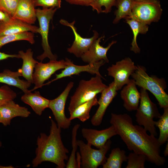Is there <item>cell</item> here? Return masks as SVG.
I'll list each match as a JSON object with an SVG mask.
<instances>
[{
	"instance_id": "obj_1",
	"label": "cell",
	"mask_w": 168,
	"mask_h": 168,
	"mask_svg": "<svg viewBox=\"0 0 168 168\" xmlns=\"http://www.w3.org/2000/svg\"><path fill=\"white\" fill-rule=\"evenodd\" d=\"M110 123L129 150L145 155L147 161L156 166L164 164L166 160L161 156V146L157 138L148 135L141 126L134 125L129 115L112 113Z\"/></svg>"
},
{
	"instance_id": "obj_2",
	"label": "cell",
	"mask_w": 168,
	"mask_h": 168,
	"mask_svg": "<svg viewBox=\"0 0 168 168\" xmlns=\"http://www.w3.org/2000/svg\"><path fill=\"white\" fill-rule=\"evenodd\" d=\"M50 120L49 134L41 133L37 138L36 156L32 162L33 167L45 161L55 164L58 168L66 167L65 161L68 160L69 151L62 142L61 128L53 119Z\"/></svg>"
},
{
	"instance_id": "obj_3",
	"label": "cell",
	"mask_w": 168,
	"mask_h": 168,
	"mask_svg": "<svg viewBox=\"0 0 168 168\" xmlns=\"http://www.w3.org/2000/svg\"><path fill=\"white\" fill-rule=\"evenodd\" d=\"M137 66L131 76L136 86L150 91L155 96L161 108L168 107V95L165 91L167 85L165 79L155 75L149 76L144 67Z\"/></svg>"
},
{
	"instance_id": "obj_4",
	"label": "cell",
	"mask_w": 168,
	"mask_h": 168,
	"mask_svg": "<svg viewBox=\"0 0 168 168\" xmlns=\"http://www.w3.org/2000/svg\"><path fill=\"white\" fill-rule=\"evenodd\" d=\"M140 92V100L135 115L136 122L150 134L156 137L157 133L153 119H159L161 115L156 104L151 100L147 91L141 88Z\"/></svg>"
},
{
	"instance_id": "obj_5",
	"label": "cell",
	"mask_w": 168,
	"mask_h": 168,
	"mask_svg": "<svg viewBox=\"0 0 168 168\" xmlns=\"http://www.w3.org/2000/svg\"><path fill=\"white\" fill-rule=\"evenodd\" d=\"M103 78L96 75L89 80H82L71 97L68 110L70 114L80 105L92 99L108 86L102 82Z\"/></svg>"
},
{
	"instance_id": "obj_6",
	"label": "cell",
	"mask_w": 168,
	"mask_h": 168,
	"mask_svg": "<svg viewBox=\"0 0 168 168\" xmlns=\"http://www.w3.org/2000/svg\"><path fill=\"white\" fill-rule=\"evenodd\" d=\"M162 12L159 0H133L130 16L133 19L147 25L160 20Z\"/></svg>"
},
{
	"instance_id": "obj_7",
	"label": "cell",
	"mask_w": 168,
	"mask_h": 168,
	"mask_svg": "<svg viewBox=\"0 0 168 168\" xmlns=\"http://www.w3.org/2000/svg\"><path fill=\"white\" fill-rule=\"evenodd\" d=\"M58 9L56 8H40L36 9V15L39 23V32L42 38L43 53L38 56L37 59L42 62L45 58L50 60H57V56L52 52L48 41L49 23Z\"/></svg>"
},
{
	"instance_id": "obj_8",
	"label": "cell",
	"mask_w": 168,
	"mask_h": 168,
	"mask_svg": "<svg viewBox=\"0 0 168 168\" xmlns=\"http://www.w3.org/2000/svg\"><path fill=\"white\" fill-rule=\"evenodd\" d=\"M111 143L110 139L102 147L95 149L82 140H77L81 156V167L97 168L102 166L106 161V154L110 149Z\"/></svg>"
},
{
	"instance_id": "obj_9",
	"label": "cell",
	"mask_w": 168,
	"mask_h": 168,
	"mask_svg": "<svg viewBox=\"0 0 168 168\" xmlns=\"http://www.w3.org/2000/svg\"><path fill=\"white\" fill-rule=\"evenodd\" d=\"M72 61L68 58L65 60H50L46 63L42 62H38L35 65L33 75V83L35 86L31 91L43 86L44 82L48 80L57 71L64 69L69 65Z\"/></svg>"
},
{
	"instance_id": "obj_10",
	"label": "cell",
	"mask_w": 168,
	"mask_h": 168,
	"mask_svg": "<svg viewBox=\"0 0 168 168\" xmlns=\"http://www.w3.org/2000/svg\"><path fill=\"white\" fill-rule=\"evenodd\" d=\"M137 68L129 57H126L112 64L107 69L108 75L114 78L118 91L120 90L130 81L129 77Z\"/></svg>"
},
{
	"instance_id": "obj_11",
	"label": "cell",
	"mask_w": 168,
	"mask_h": 168,
	"mask_svg": "<svg viewBox=\"0 0 168 168\" xmlns=\"http://www.w3.org/2000/svg\"><path fill=\"white\" fill-rule=\"evenodd\" d=\"M74 83L70 82L63 92L57 98L49 100L48 105L52 111L58 126L64 129L68 128L71 121L67 118L65 114V108L67 98Z\"/></svg>"
},
{
	"instance_id": "obj_12",
	"label": "cell",
	"mask_w": 168,
	"mask_h": 168,
	"mask_svg": "<svg viewBox=\"0 0 168 168\" xmlns=\"http://www.w3.org/2000/svg\"><path fill=\"white\" fill-rule=\"evenodd\" d=\"M59 21L61 24L70 27L72 30L74 35V40L71 47L67 49V51L77 57H80L87 51L94 41L98 38L99 34L95 30L93 31V35L91 38H84L82 37L77 33L74 26L75 21L69 23L67 21L61 19Z\"/></svg>"
},
{
	"instance_id": "obj_13",
	"label": "cell",
	"mask_w": 168,
	"mask_h": 168,
	"mask_svg": "<svg viewBox=\"0 0 168 168\" xmlns=\"http://www.w3.org/2000/svg\"><path fill=\"white\" fill-rule=\"evenodd\" d=\"M117 91L114 82L113 81L101 92L100 97L98 100L99 106L91 120L92 125L98 126L101 124L106 111L117 95Z\"/></svg>"
},
{
	"instance_id": "obj_14",
	"label": "cell",
	"mask_w": 168,
	"mask_h": 168,
	"mask_svg": "<svg viewBox=\"0 0 168 168\" xmlns=\"http://www.w3.org/2000/svg\"><path fill=\"white\" fill-rule=\"evenodd\" d=\"M82 135L87 141V144L97 149L102 147L111 137L117 135L114 126L102 130L83 128L82 129Z\"/></svg>"
},
{
	"instance_id": "obj_15",
	"label": "cell",
	"mask_w": 168,
	"mask_h": 168,
	"mask_svg": "<svg viewBox=\"0 0 168 168\" xmlns=\"http://www.w3.org/2000/svg\"><path fill=\"white\" fill-rule=\"evenodd\" d=\"M105 63L104 60H102L98 62L88 63L86 65L80 66L76 65L72 62L60 73L56 74V77L54 79L44 84L43 86L48 85L61 78L70 77L74 75H78L83 72H88L91 74H96L103 77L100 73L99 69L100 67Z\"/></svg>"
},
{
	"instance_id": "obj_16",
	"label": "cell",
	"mask_w": 168,
	"mask_h": 168,
	"mask_svg": "<svg viewBox=\"0 0 168 168\" xmlns=\"http://www.w3.org/2000/svg\"><path fill=\"white\" fill-rule=\"evenodd\" d=\"M104 37V36H103L98 38L88 50L81 56L80 58L83 62L90 63L103 60L106 63L109 62L107 56V52L111 46L117 42V41L113 40L109 44L107 47H104L100 45V42L101 40Z\"/></svg>"
},
{
	"instance_id": "obj_17",
	"label": "cell",
	"mask_w": 168,
	"mask_h": 168,
	"mask_svg": "<svg viewBox=\"0 0 168 168\" xmlns=\"http://www.w3.org/2000/svg\"><path fill=\"white\" fill-rule=\"evenodd\" d=\"M30 114L27 108L11 100L0 106V123L7 126L10 125L13 118L17 117L26 118Z\"/></svg>"
},
{
	"instance_id": "obj_18",
	"label": "cell",
	"mask_w": 168,
	"mask_h": 168,
	"mask_svg": "<svg viewBox=\"0 0 168 168\" xmlns=\"http://www.w3.org/2000/svg\"><path fill=\"white\" fill-rule=\"evenodd\" d=\"M120 97L123 101V106L128 111L136 110L141 98L140 92L138 90L133 79L123 87L120 92Z\"/></svg>"
},
{
	"instance_id": "obj_19",
	"label": "cell",
	"mask_w": 168,
	"mask_h": 168,
	"mask_svg": "<svg viewBox=\"0 0 168 168\" xmlns=\"http://www.w3.org/2000/svg\"><path fill=\"white\" fill-rule=\"evenodd\" d=\"M27 31L38 33L39 27L12 17L7 21L0 23V36Z\"/></svg>"
},
{
	"instance_id": "obj_20",
	"label": "cell",
	"mask_w": 168,
	"mask_h": 168,
	"mask_svg": "<svg viewBox=\"0 0 168 168\" xmlns=\"http://www.w3.org/2000/svg\"><path fill=\"white\" fill-rule=\"evenodd\" d=\"M33 0H20L16 11L12 17L30 24L35 23L37 19Z\"/></svg>"
},
{
	"instance_id": "obj_21",
	"label": "cell",
	"mask_w": 168,
	"mask_h": 168,
	"mask_svg": "<svg viewBox=\"0 0 168 168\" xmlns=\"http://www.w3.org/2000/svg\"><path fill=\"white\" fill-rule=\"evenodd\" d=\"M22 76L21 69L17 71H12L5 69L0 72V82L16 87L21 90L24 93L30 91L28 88L31 83L26 80L20 79Z\"/></svg>"
},
{
	"instance_id": "obj_22",
	"label": "cell",
	"mask_w": 168,
	"mask_h": 168,
	"mask_svg": "<svg viewBox=\"0 0 168 168\" xmlns=\"http://www.w3.org/2000/svg\"><path fill=\"white\" fill-rule=\"evenodd\" d=\"M21 100L30 105L37 114L41 115L43 112L48 107L49 100L41 96L38 91L34 93L30 91L24 93L21 97Z\"/></svg>"
},
{
	"instance_id": "obj_23",
	"label": "cell",
	"mask_w": 168,
	"mask_h": 168,
	"mask_svg": "<svg viewBox=\"0 0 168 168\" xmlns=\"http://www.w3.org/2000/svg\"><path fill=\"white\" fill-rule=\"evenodd\" d=\"M18 54L19 58H21L23 60L22 67L21 68L22 76L27 81L33 83L34 70L38 62L33 58V52L31 49H28L25 52L22 50L19 51Z\"/></svg>"
},
{
	"instance_id": "obj_24",
	"label": "cell",
	"mask_w": 168,
	"mask_h": 168,
	"mask_svg": "<svg viewBox=\"0 0 168 168\" xmlns=\"http://www.w3.org/2000/svg\"><path fill=\"white\" fill-rule=\"evenodd\" d=\"M125 22L129 25L133 34L130 49L135 54L139 53L140 49L137 43V37L139 34H144L148 30V25L133 19H126Z\"/></svg>"
},
{
	"instance_id": "obj_25",
	"label": "cell",
	"mask_w": 168,
	"mask_h": 168,
	"mask_svg": "<svg viewBox=\"0 0 168 168\" xmlns=\"http://www.w3.org/2000/svg\"><path fill=\"white\" fill-rule=\"evenodd\" d=\"M97 96L80 105L70 114L69 119L72 120L77 118L84 122L90 118V112L92 107L98 105Z\"/></svg>"
},
{
	"instance_id": "obj_26",
	"label": "cell",
	"mask_w": 168,
	"mask_h": 168,
	"mask_svg": "<svg viewBox=\"0 0 168 168\" xmlns=\"http://www.w3.org/2000/svg\"><path fill=\"white\" fill-rule=\"evenodd\" d=\"M127 161L125 151L119 147L113 149L102 165L103 168H121L124 162Z\"/></svg>"
},
{
	"instance_id": "obj_27",
	"label": "cell",
	"mask_w": 168,
	"mask_h": 168,
	"mask_svg": "<svg viewBox=\"0 0 168 168\" xmlns=\"http://www.w3.org/2000/svg\"><path fill=\"white\" fill-rule=\"evenodd\" d=\"M163 109V114L158 121H154L155 126L159 130V136L157 139L161 146L168 140V107Z\"/></svg>"
},
{
	"instance_id": "obj_28",
	"label": "cell",
	"mask_w": 168,
	"mask_h": 168,
	"mask_svg": "<svg viewBox=\"0 0 168 168\" xmlns=\"http://www.w3.org/2000/svg\"><path fill=\"white\" fill-rule=\"evenodd\" d=\"M133 0H117L115 6L117 9L114 12L115 16L113 23L116 24L123 18L130 16L131 13Z\"/></svg>"
},
{
	"instance_id": "obj_29",
	"label": "cell",
	"mask_w": 168,
	"mask_h": 168,
	"mask_svg": "<svg viewBox=\"0 0 168 168\" xmlns=\"http://www.w3.org/2000/svg\"><path fill=\"white\" fill-rule=\"evenodd\" d=\"M26 40L31 44L35 43L33 32H25L16 34L0 36V49L4 45L10 42L19 40Z\"/></svg>"
},
{
	"instance_id": "obj_30",
	"label": "cell",
	"mask_w": 168,
	"mask_h": 168,
	"mask_svg": "<svg viewBox=\"0 0 168 168\" xmlns=\"http://www.w3.org/2000/svg\"><path fill=\"white\" fill-rule=\"evenodd\" d=\"M80 124H77L73 127L72 130V150L71 155L66 164L67 168H78L76 159V152L78 147L77 136V131L80 127Z\"/></svg>"
},
{
	"instance_id": "obj_31",
	"label": "cell",
	"mask_w": 168,
	"mask_h": 168,
	"mask_svg": "<svg viewBox=\"0 0 168 168\" xmlns=\"http://www.w3.org/2000/svg\"><path fill=\"white\" fill-rule=\"evenodd\" d=\"M117 0H94L91 5L93 11L98 13H107L111 10L112 7L115 5Z\"/></svg>"
},
{
	"instance_id": "obj_32",
	"label": "cell",
	"mask_w": 168,
	"mask_h": 168,
	"mask_svg": "<svg viewBox=\"0 0 168 168\" xmlns=\"http://www.w3.org/2000/svg\"><path fill=\"white\" fill-rule=\"evenodd\" d=\"M147 161L145 156L133 152L127 156V164L126 168H144Z\"/></svg>"
},
{
	"instance_id": "obj_33",
	"label": "cell",
	"mask_w": 168,
	"mask_h": 168,
	"mask_svg": "<svg viewBox=\"0 0 168 168\" xmlns=\"http://www.w3.org/2000/svg\"><path fill=\"white\" fill-rule=\"evenodd\" d=\"M20 0H0V10L11 17L14 14Z\"/></svg>"
},
{
	"instance_id": "obj_34",
	"label": "cell",
	"mask_w": 168,
	"mask_h": 168,
	"mask_svg": "<svg viewBox=\"0 0 168 168\" xmlns=\"http://www.w3.org/2000/svg\"><path fill=\"white\" fill-rule=\"evenodd\" d=\"M16 94L8 86L5 85L0 87V106L7 102L13 100Z\"/></svg>"
},
{
	"instance_id": "obj_35",
	"label": "cell",
	"mask_w": 168,
	"mask_h": 168,
	"mask_svg": "<svg viewBox=\"0 0 168 168\" xmlns=\"http://www.w3.org/2000/svg\"><path fill=\"white\" fill-rule=\"evenodd\" d=\"M35 7L41 6L43 8H56L61 6V0H33Z\"/></svg>"
},
{
	"instance_id": "obj_36",
	"label": "cell",
	"mask_w": 168,
	"mask_h": 168,
	"mask_svg": "<svg viewBox=\"0 0 168 168\" xmlns=\"http://www.w3.org/2000/svg\"><path fill=\"white\" fill-rule=\"evenodd\" d=\"M72 4L86 6H91L94 0H65Z\"/></svg>"
},
{
	"instance_id": "obj_37",
	"label": "cell",
	"mask_w": 168,
	"mask_h": 168,
	"mask_svg": "<svg viewBox=\"0 0 168 168\" xmlns=\"http://www.w3.org/2000/svg\"><path fill=\"white\" fill-rule=\"evenodd\" d=\"M9 58H19L18 54H8L0 52V61Z\"/></svg>"
},
{
	"instance_id": "obj_38",
	"label": "cell",
	"mask_w": 168,
	"mask_h": 168,
	"mask_svg": "<svg viewBox=\"0 0 168 168\" xmlns=\"http://www.w3.org/2000/svg\"><path fill=\"white\" fill-rule=\"evenodd\" d=\"M11 17L8 14L0 10V21H7L9 20Z\"/></svg>"
},
{
	"instance_id": "obj_39",
	"label": "cell",
	"mask_w": 168,
	"mask_h": 168,
	"mask_svg": "<svg viewBox=\"0 0 168 168\" xmlns=\"http://www.w3.org/2000/svg\"><path fill=\"white\" fill-rule=\"evenodd\" d=\"M168 141L167 144L166 146L165 150L164 152V154L165 156H166L168 155Z\"/></svg>"
},
{
	"instance_id": "obj_40",
	"label": "cell",
	"mask_w": 168,
	"mask_h": 168,
	"mask_svg": "<svg viewBox=\"0 0 168 168\" xmlns=\"http://www.w3.org/2000/svg\"><path fill=\"white\" fill-rule=\"evenodd\" d=\"M14 168L12 166H2L0 165V168Z\"/></svg>"
},
{
	"instance_id": "obj_41",
	"label": "cell",
	"mask_w": 168,
	"mask_h": 168,
	"mask_svg": "<svg viewBox=\"0 0 168 168\" xmlns=\"http://www.w3.org/2000/svg\"></svg>"
}]
</instances>
